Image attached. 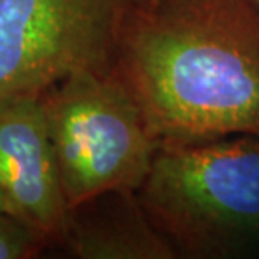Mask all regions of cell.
I'll list each match as a JSON object with an SVG mask.
<instances>
[{
  "instance_id": "8",
  "label": "cell",
  "mask_w": 259,
  "mask_h": 259,
  "mask_svg": "<svg viewBox=\"0 0 259 259\" xmlns=\"http://www.w3.org/2000/svg\"><path fill=\"white\" fill-rule=\"evenodd\" d=\"M157 0H128L130 5H135V7H148V5L155 4Z\"/></svg>"
},
{
  "instance_id": "2",
  "label": "cell",
  "mask_w": 259,
  "mask_h": 259,
  "mask_svg": "<svg viewBox=\"0 0 259 259\" xmlns=\"http://www.w3.org/2000/svg\"><path fill=\"white\" fill-rule=\"evenodd\" d=\"M185 259H259V135L160 143L137 190Z\"/></svg>"
},
{
  "instance_id": "7",
  "label": "cell",
  "mask_w": 259,
  "mask_h": 259,
  "mask_svg": "<svg viewBox=\"0 0 259 259\" xmlns=\"http://www.w3.org/2000/svg\"><path fill=\"white\" fill-rule=\"evenodd\" d=\"M49 244L42 234L0 210V259H32L37 257Z\"/></svg>"
},
{
  "instance_id": "6",
  "label": "cell",
  "mask_w": 259,
  "mask_h": 259,
  "mask_svg": "<svg viewBox=\"0 0 259 259\" xmlns=\"http://www.w3.org/2000/svg\"><path fill=\"white\" fill-rule=\"evenodd\" d=\"M61 244L81 259H177L132 190H111L69 209Z\"/></svg>"
},
{
  "instance_id": "9",
  "label": "cell",
  "mask_w": 259,
  "mask_h": 259,
  "mask_svg": "<svg viewBox=\"0 0 259 259\" xmlns=\"http://www.w3.org/2000/svg\"><path fill=\"white\" fill-rule=\"evenodd\" d=\"M0 210H2V212H7V209H5V202H4V199H2V195H0Z\"/></svg>"
},
{
  "instance_id": "10",
  "label": "cell",
  "mask_w": 259,
  "mask_h": 259,
  "mask_svg": "<svg viewBox=\"0 0 259 259\" xmlns=\"http://www.w3.org/2000/svg\"><path fill=\"white\" fill-rule=\"evenodd\" d=\"M249 2L252 4V7H254L257 12H259V0H249Z\"/></svg>"
},
{
  "instance_id": "5",
  "label": "cell",
  "mask_w": 259,
  "mask_h": 259,
  "mask_svg": "<svg viewBox=\"0 0 259 259\" xmlns=\"http://www.w3.org/2000/svg\"><path fill=\"white\" fill-rule=\"evenodd\" d=\"M0 195L9 214L61 244L69 207L39 95L0 98Z\"/></svg>"
},
{
  "instance_id": "3",
  "label": "cell",
  "mask_w": 259,
  "mask_h": 259,
  "mask_svg": "<svg viewBox=\"0 0 259 259\" xmlns=\"http://www.w3.org/2000/svg\"><path fill=\"white\" fill-rule=\"evenodd\" d=\"M39 98L69 209L142 187L160 143L115 67L74 72Z\"/></svg>"
},
{
  "instance_id": "1",
  "label": "cell",
  "mask_w": 259,
  "mask_h": 259,
  "mask_svg": "<svg viewBox=\"0 0 259 259\" xmlns=\"http://www.w3.org/2000/svg\"><path fill=\"white\" fill-rule=\"evenodd\" d=\"M113 67L158 143L259 135V12L249 0L130 5Z\"/></svg>"
},
{
  "instance_id": "4",
  "label": "cell",
  "mask_w": 259,
  "mask_h": 259,
  "mask_svg": "<svg viewBox=\"0 0 259 259\" xmlns=\"http://www.w3.org/2000/svg\"><path fill=\"white\" fill-rule=\"evenodd\" d=\"M128 0H0V98L115 63Z\"/></svg>"
}]
</instances>
